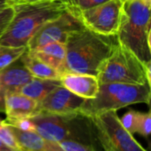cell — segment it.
<instances>
[{"label": "cell", "instance_id": "obj_10", "mask_svg": "<svg viewBox=\"0 0 151 151\" xmlns=\"http://www.w3.org/2000/svg\"><path fill=\"white\" fill-rule=\"evenodd\" d=\"M85 99L73 93L62 85L54 88L38 102V112L70 114L81 110Z\"/></svg>", "mask_w": 151, "mask_h": 151}, {"label": "cell", "instance_id": "obj_9", "mask_svg": "<svg viewBox=\"0 0 151 151\" xmlns=\"http://www.w3.org/2000/svg\"><path fill=\"white\" fill-rule=\"evenodd\" d=\"M123 11L121 0H109L79 14L85 28L104 36H116Z\"/></svg>", "mask_w": 151, "mask_h": 151}, {"label": "cell", "instance_id": "obj_3", "mask_svg": "<svg viewBox=\"0 0 151 151\" xmlns=\"http://www.w3.org/2000/svg\"><path fill=\"white\" fill-rule=\"evenodd\" d=\"M30 118L35 132L48 141L58 143L72 140L94 146L96 135L92 119L81 111L62 115L38 112Z\"/></svg>", "mask_w": 151, "mask_h": 151}, {"label": "cell", "instance_id": "obj_17", "mask_svg": "<svg viewBox=\"0 0 151 151\" xmlns=\"http://www.w3.org/2000/svg\"><path fill=\"white\" fill-rule=\"evenodd\" d=\"M60 85V79H41L34 77L27 84H26L19 93L39 102L54 88Z\"/></svg>", "mask_w": 151, "mask_h": 151}, {"label": "cell", "instance_id": "obj_19", "mask_svg": "<svg viewBox=\"0 0 151 151\" xmlns=\"http://www.w3.org/2000/svg\"><path fill=\"white\" fill-rule=\"evenodd\" d=\"M0 141L13 150L21 151V148L18 143L11 127L4 123V120L0 125Z\"/></svg>", "mask_w": 151, "mask_h": 151}, {"label": "cell", "instance_id": "obj_6", "mask_svg": "<svg viewBox=\"0 0 151 151\" xmlns=\"http://www.w3.org/2000/svg\"><path fill=\"white\" fill-rule=\"evenodd\" d=\"M150 85L123 83L100 84L96 96L85 100L81 112L92 117L138 103H150Z\"/></svg>", "mask_w": 151, "mask_h": 151}, {"label": "cell", "instance_id": "obj_4", "mask_svg": "<svg viewBox=\"0 0 151 151\" xmlns=\"http://www.w3.org/2000/svg\"><path fill=\"white\" fill-rule=\"evenodd\" d=\"M118 41L132 51L144 64L151 63L150 4L134 0L123 4Z\"/></svg>", "mask_w": 151, "mask_h": 151}, {"label": "cell", "instance_id": "obj_26", "mask_svg": "<svg viewBox=\"0 0 151 151\" xmlns=\"http://www.w3.org/2000/svg\"><path fill=\"white\" fill-rule=\"evenodd\" d=\"M42 0H10L12 5L16 4H25V3H34V2H38Z\"/></svg>", "mask_w": 151, "mask_h": 151}, {"label": "cell", "instance_id": "obj_25", "mask_svg": "<svg viewBox=\"0 0 151 151\" xmlns=\"http://www.w3.org/2000/svg\"><path fill=\"white\" fill-rule=\"evenodd\" d=\"M69 5L77 11H83L99 5L109 0H67Z\"/></svg>", "mask_w": 151, "mask_h": 151}, {"label": "cell", "instance_id": "obj_27", "mask_svg": "<svg viewBox=\"0 0 151 151\" xmlns=\"http://www.w3.org/2000/svg\"><path fill=\"white\" fill-rule=\"evenodd\" d=\"M12 4L10 2V0H0V10L5 8V7H8V6H11Z\"/></svg>", "mask_w": 151, "mask_h": 151}, {"label": "cell", "instance_id": "obj_28", "mask_svg": "<svg viewBox=\"0 0 151 151\" xmlns=\"http://www.w3.org/2000/svg\"><path fill=\"white\" fill-rule=\"evenodd\" d=\"M0 151H16L12 150L11 148L7 147L4 143H3L1 141H0Z\"/></svg>", "mask_w": 151, "mask_h": 151}, {"label": "cell", "instance_id": "obj_23", "mask_svg": "<svg viewBox=\"0 0 151 151\" xmlns=\"http://www.w3.org/2000/svg\"><path fill=\"white\" fill-rule=\"evenodd\" d=\"M64 151H96L93 145L85 144L76 141L66 140L58 142Z\"/></svg>", "mask_w": 151, "mask_h": 151}, {"label": "cell", "instance_id": "obj_18", "mask_svg": "<svg viewBox=\"0 0 151 151\" xmlns=\"http://www.w3.org/2000/svg\"><path fill=\"white\" fill-rule=\"evenodd\" d=\"M27 49V46L0 45V71L19 59Z\"/></svg>", "mask_w": 151, "mask_h": 151}, {"label": "cell", "instance_id": "obj_29", "mask_svg": "<svg viewBox=\"0 0 151 151\" xmlns=\"http://www.w3.org/2000/svg\"><path fill=\"white\" fill-rule=\"evenodd\" d=\"M122 1V3L123 4H125V3H129V2H132V1H134V0H121Z\"/></svg>", "mask_w": 151, "mask_h": 151}, {"label": "cell", "instance_id": "obj_16", "mask_svg": "<svg viewBox=\"0 0 151 151\" xmlns=\"http://www.w3.org/2000/svg\"><path fill=\"white\" fill-rule=\"evenodd\" d=\"M20 58L34 77L41 79H60L61 74L58 70L39 60L27 49Z\"/></svg>", "mask_w": 151, "mask_h": 151}, {"label": "cell", "instance_id": "obj_8", "mask_svg": "<svg viewBox=\"0 0 151 151\" xmlns=\"http://www.w3.org/2000/svg\"><path fill=\"white\" fill-rule=\"evenodd\" d=\"M84 28L79 11L70 6L58 17L42 25L29 40L27 47L28 50H33L52 42L65 44L72 32Z\"/></svg>", "mask_w": 151, "mask_h": 151}, {"label": "cell", "instance_id": "obj_1", "mask_svg": "<svg viewBox=\"0 0 151 151\" xmlns=\"http://www.w3.org/2000/svg\"><path fill=\"white\" fill-rule=\"evenodd\" d=\"M117 42V36L101 35L87 28L72 32L65 43L64 73L96 76L99 67L111 53Z\"/></svg>", "mask_w": 151, "mask_h": 151}, {"label": "cell", "instance_id": "obj_14", "mask_svg": "<svg viewBox=\"0 0 151 151\" xmlns=\"http://www.w3.org/2000/svg\"><path fill=\"white\" fill-rule=\"evenodd\" d=\"M9 126L19 144L21 151H64L58 142L48 141L36 132H25Z\"/></svg>", "mask_w": 151, "mask_h": 151}, {"label": "cell", "instance_id": "obj_12", "mask_svg": "<svg viewBox=\"0 0 151 151\" xmlns=\"http://www.w3.org/2000/svg\"><path fill=\"white\" fill-rule=\"evenodd\" d=\"M60 81L64 87L85 100L95 98L100 86L96 76L88 74L64 73L60 77Z\"/></svg>", "mask_w": 151, "mask_h": 151}, {"label": "cell", "instance_id": "obj_15", "mask_svg": "<svg viewBox=\"0 0 151 151\" xmlns=\"http://www.w3.org/2000/svg\"><path fill=\"white\" fill-rule=\"evenodd\" d=\"M28 51L39 60L58 70L61 75L64 73L65 62V44L64 43L52 42Z\"/></svg>", "mask_w": 151, "mask_h": 151}, {"label": "cell", "instance_id": "obj_13", "mask_svg": "<svg viewBox=\"0 0 151 151\" xmlns=\"http://www.w3.org/2000/svg\"><path fill=\"white\" fill-rule=\"evenodd\" d=\"M6 119L31 117L38 113V102L20 93H12L4 96Z\"/></svg>", "mask_w": 151, "mask_h": 151}, {"label": "cell", "instance_id": "obj_22", "mask_svg": "<svg viewBox=\"0 0 151 151\" xmlns=\"http://www.w3.org/2000/svg\"><path fill=\"white\" fill-rule=\"evenodd\" d=\"M7 125L13 126L19 130L25 132H35V126L30 117H22L15 119H5L4 120Z\"/></svg>", "mask_w": 151, "mask_h": 151}, {"label": "cell", "instance_id": "obj_2", "mask_svg": "<svg viewBox=\"0 0 151 151\" xmlns=\"http://www.w3.org/2000/svg\"><path fill=\"white\" fill-rule=\"evenodd\" d=\"M13 18L0 37V45L27 46L29 40L47 21L70 7L67 0H42L12 4Z\"/></svg>", "mask_w": 151, "mask_h": 151}, {"label": "cell", "instance_id": "obj_21", "mask_svg": "<svg viewBox=\"0 0 151 151\" xmlns=\"http://www.w3.org/2000/svg\"><path fill=\"white\" fill-rule=\"evenodd\" d=\"M151 131V114L150 112H140L136 133L143 136L144 138H149Z\"/></svg>", "mask_w": 151, "mask_h": 151}, {"label": "cell", "instance_id": "obj_7", "mask_svg": "<svg viewBox=\"0 0 151 151\" xmlns=\"http://www.w3.org/2000/svg\"><path fill=\"white\" fill-rule=\"evenodd\" d=\"M90 117L96 139L104 151H147L124 128L117 111H105Z\"/></svg>", "mask_w": 151, "mask_h": 151}, {"label": "cell", "instance_id": "obj_5", "mask_svg": "<svg viewBox=\"0 0 151 151\" xmlns=\"http://www.w3.org/2000/svg\"><path fill=\"white\" fill-rule=\"evenodd\" d=\"M96 77L100 84L150 85V63L144 64L132 51L118 41L111 53L99 67Z\"/></svg>", "mask_w": 151, "mask_h": 151}, {"label": "cell", "instance_id": "obj_11", "mask_svg": "<svg viewBox=\"0 0 151 151\" xmlns=\"http://www.w3.org/2000/svg\"><path fill=\"white\" fill-rule=\"evenodd\" d=\"M33 78L21 58L0 71V112L4 110V96L8 93H19Z\"/></svg>", "mask_w": 151, "mask_h": 151}, {"label": "cell", "instance_id": "obj_24", "mask_svg": "<svg viewBox=\"0 0 151 151\" xmlns=\"http://www.w3.org/2000/svg\"><path fill=\"white\" fill-rule=\"evenodd\" d=\"M14 15V8L12 5L0 10V37L6 31Z\"/></svg>", "mask_w": 151, "mask_h": 151}, {"label": "cell", "instance_id": "obj_20", "mask_svg": "<svg viewBox=\"0 0 151 151\" xmlns=\"http://www.w3.org/2000/svg\"><path fill=\"white\" fill-rule=\"evenodd\" d=\"M139 115H140V111H135L131 109L127 113H125L121 117H119L120 123L122 124L124 128L131 134L136 133Z\"/></svg>", "mask_w": 151, "mask_h": 151}]
</instances>
